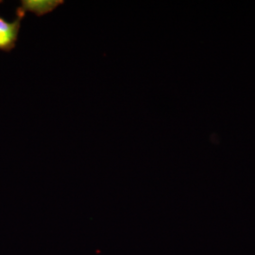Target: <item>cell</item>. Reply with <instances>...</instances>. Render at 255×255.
<instances>
[{"label":"cell","instance_id":"cell-1","mask_svg":"<svg viewBox=\"0 0 255 255\" xmlns=\"http://www.w3.org/2000/svg\"><path fill=\"white\" fill-rule=\"evenodd\" d=\"M24 16L25 12L19 8L16 9V18L12 22H8L0 16V50L9 52L15 47Z\"/></svg>","mask_w":255,"mask_h":255},{"label":"cell","instance_id":"cell-2","mask_svg":"<svg viewBox=\"0 0 255 255\" xmlns=\"http://www.w3.org/2000/svg\"><path fill=\"white\" fill-rule=\"evenodd\" d=\"M64 4L63 0H23L19 9L25 13L27 11L35 13L37 16H42L51 12L57 7Z\"/></svg>","mask_w":255,"mask_h":255}]
</instances>
